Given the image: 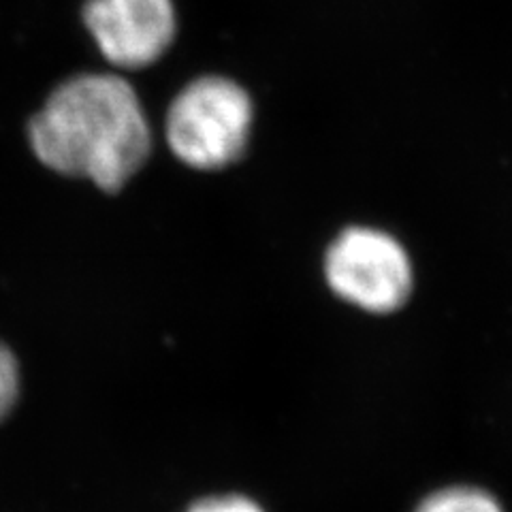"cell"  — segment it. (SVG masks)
<instances>
[{
    "label": "cell",
    "instance_id": "cell-6",
    "mask_svg": "<svg viewBox=\"0 0 512 512\" xmlns=\"http://www.w3.org/2000/svg\"><path fill=\"white\" fill-rule=\"evenodd\" d=\"M20 391V370L13 352L0 342V421L11 412Z\"/></svg>",
    "mask_w": 512,
    "mask_h": 512
},
{
    "label": "cell",
    "instance_id": "cell-1",
    "mask_svg": "<svg viewBox=\"0 0 512 512\" xmlns=\"http://www.w3.org/2000/svg\"><path fill=\"white\" fill-rule=\"evenodd\" d=\"M28 141L45 167L118 192L152 148L148 118L126 79L86 73L60 84L28 124Z\"/></svg>",
    "mask_w": 512,
    "mask_h": 512
},
{
    "label": "cell",
    "instance_id": "cell-7",
    "mask_svg": "<svg viewBox=\"0 0 512 512\" xmlns=\"http://www.w3.org/2000/svg\"><path fill=\"white\" fill-rule=\"evenodd\" d=\"M188 512H263L259 504L244 495H224V498H207L197 502Z\"/></svg>",
    "mask_w": 512,
    "mask_h": 512
},
{
    "label": "cell",
    "instance_id": "cell-4",
    "mask_svg": "<svg viewBox=\"0 0 512 512\" xmlns=\"http://www.w3.org/2000/svg\"><path fill=\"white\" fill-rule=\"evenodd\" d=\"M84 24L107 62L143 69L173 43L175 9L171 0H88Z\"/></svg>",
    "mask_w": 512,
    "mask_h": 512
},
{
    "label": "cell",
    "instance_id": "cell-5",
    "mask_svg": "<svg viewBox=\"0 0 512 512\" xmlns=\"http://www.w3.org/2000/svg\"><path fill=\"white\" fill-rule=\"evenodd\" d=\"M416 512H502V508L485 491L474 487H451L429 495Z\"/></svg>",
    "mask_w": 512,
    "mask_h": 512
},
{
    "label": "cell",
    "instance_id": "cell-2",
    "mask_svg": "<svg viewBox=\"0 0 512 512\" xmlns=\"http://www.w3.org/2000/svg\"><path fill=\"white\" fill-rule=\"evenodd\" d=\"M252 126L248 92L227 77H201L175 96L167 114V143L184 165L222 169L244 154Z\"/></svg>",
    "mask_w": 512,
    "mask_h": 512
},
{
    "label": "cell",
    "instance_id": "cell-3",
    "mask_svg": "<svg viewBox=\"0 0 512 512\" xmlns=\"http://www.w3.org/2000/svg\"><path fill=\"white\" fill-rule=\"evenodd\" d=\"M325 274L335 295L374 314L399 310L412 291L408 252L389 233L370 227H350L335 239Z\"/></svg>",
    "mask_w": 512,
    "mask_h": 512
}]
</instances>
